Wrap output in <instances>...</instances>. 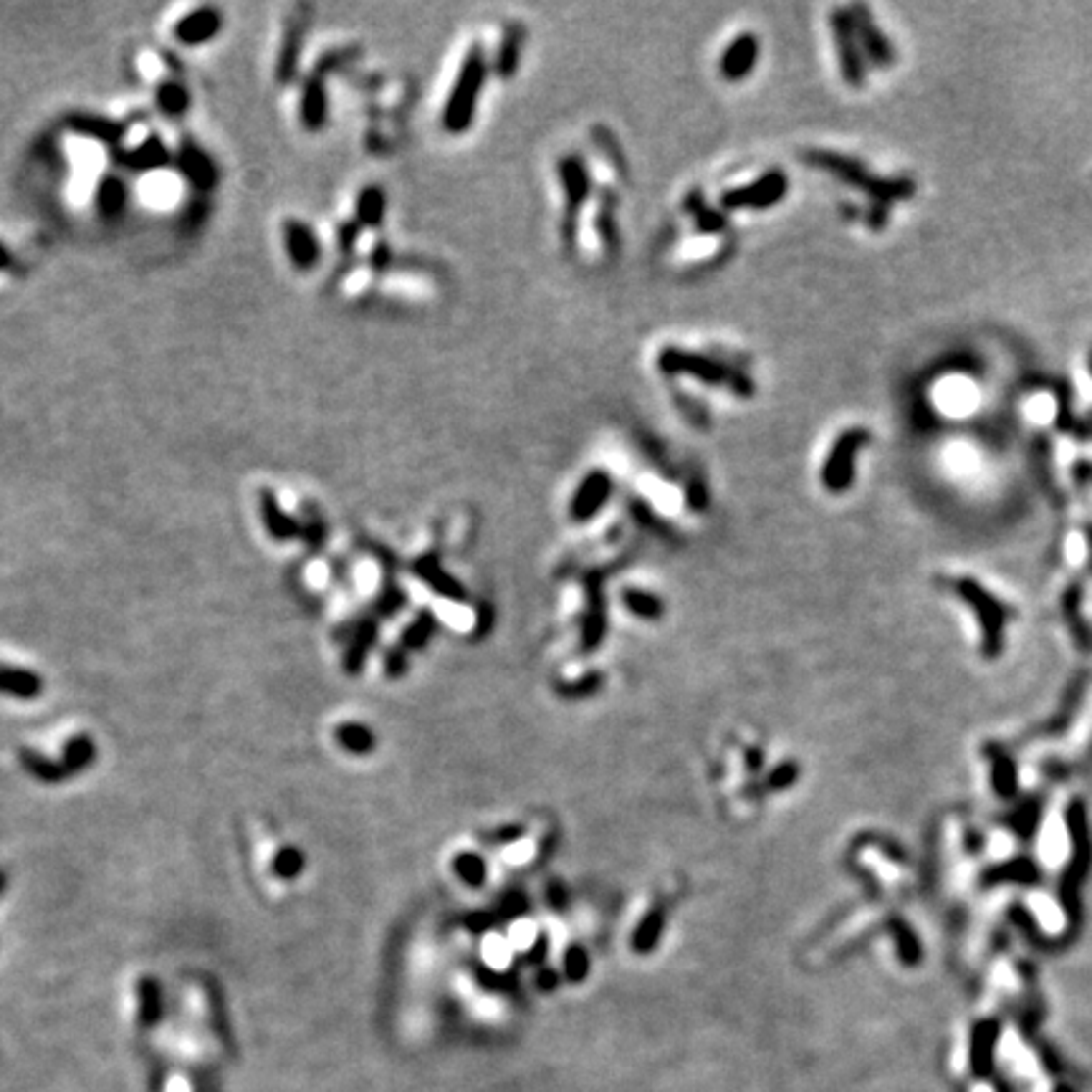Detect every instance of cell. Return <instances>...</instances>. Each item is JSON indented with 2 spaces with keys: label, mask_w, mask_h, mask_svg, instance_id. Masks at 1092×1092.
I'll return each mask as SVG.
<instances>
[{
  "label": "cell",
  "mask_w": 1092,
  "mask_h": 1092,
  "mask_svg": "<svg viewBox=\"0 0 1092 1092\" xmlns=\"http://www.w3.org/2000/svg\"><path fill=\"white\" fill-rule=\"evenodd\" d=\"M519 56H521V36L517 28H511L509 33H504V41L499 46V56H496V74L504 78H511L517 74Z\"/></svg>",
  "instance_id": "obj_26"
},
{
  "label": "cell",
  "mask_w": 1092,
  "mask_h": 1092,
  "mask_svg": "<svg viewBox=\"0 0 1092 1092\" xmlns=\"http://www.w3.org/2000/svg\"><path fill=\"white\" fill-rule=\"evenodd\" d=\"M357 228H360V225L355 223V225H344V228L339 230V246H342V251L344 248H347V251L352 248V243H355L357 238Z\"/></svg>",
  "instance_id": "obj_31"
},
{
  "label": "cell",
  "mask_w": 1092,
  "mask_h": 1092,
  "mask_svg": "<svg viewBox=\"0 0 1092 1092\" xmlns=\"http://www.w3.org/2000/svg\"><path fill=\"white\" fill-rule=\"evenodd\" d=\"M155 99H157V107L163 109L165 115H170V117L185 115L187 107H190V94H187L185 84L174 81V78H170V81H163V84L157 86Z\"/></svg>",
  "instance_id": "obj_24"
},
{
  "label": "cell",
  "mask_w": 1092,
  "mask_h": 1092,
  "mask_svg": "<svg viewBox=\"0 0 1092 1092\" xmlns=\"http://www.w3.org/2000/svg\"><path fill=\"white\" fill-rule=\"evenodd\" d=\"M847 11H850V16H853L855 33H858V41H860V48H863L865 59H870V64L875 69L893 67L895 59H898L895 46L893 41L882 33L880 25L875 24V16H872L870 8L855 3V6H850Z\"/></svg>",
  "instance_id": "obj_7"
},
{
  "label": "cell",
  "mask_w": 1092,
  "mask_h": 1092,
  "mask_svg": "<svg viewBox=\"0 0 1092 1092\" xmlns=\"http://www.w3.org/2000/svg\"><path fill=\"white\" fill-rule=\"evenodd\" d=\"M299 117L304 129L309 132H319L324 129L326 120H329V96H326V86L322 81V76H309L304 89H301V104H299Z\"/></svg>",
  "instance_id": "obj_12"
},
{
  "label": "cell",
  "mask_w": 1092,
  "mask_h": 1092,
  "mask_svg": "<svg viewBox=\"0 0 1092 1092\" xmlns=\"http://www.w3.org/2000/svg\"><path fill=\"white\" fill-rule=\"evenodd\" d=\"M72 126L76 129V132L86 134V137L102 139V142H109V144H117V139L124 137V124L96 120V117H76V120H72Z\"/></svg>",
  "instance_id": "obj_25"
},
{
  "label": "cell",
  "mask_w": 1092,
  "mask_h": 1092,
  "mask_svg": "<svg viewBox=\"0 0 1092 1092\" xmlns=\"http://www.w3.org/2000/svg\"><path fill=\"white\" fill-rule=\"evenodd\" d=\"M96 759V744L89 736H74L67 746H64V757H61V767L67 769V774H81L94 764Z\"/></svg>",
  "instance_id": "obj_21"
},
{
  "label": "cell",
  "mask_w": 1092,
  "mask_h": 1092,
  "mask_svg": "<svg viewBox=\"0 0 1092 1092\" xmlns=\"http://www.w3.org/2000/svg\"><path fill=\"white\" fill-rule=\"evenodd\" d=\"M283 238H286V253L294 269L299 271H312L314 266L322 259V248H319V238L307 223L291 221L283 223Z\"/></svg>",
  "instance_id": "obj_11"
},
{
  "label": "cell",
  "mask_w": 1092,
  "mask_h": 1092,
  "mask_svg": "<svg viewBox=\"0 0 1092 1092\" xmlns=\"http://www.w3.org/2000/svg\"><path fill=\"white\" fill-rule=\"evenodd\" d=\"M613 496V475L602 469H594L579 480L570 504V517L574 521H587Z\"/></svg>",
  "instance_id": "obj_9"
},
{
  "label": "cell",
  "mask_w": 1092,
  "mask_h": 1092,
  "mask_svg": "<svg viewBox=\"0 0 1092 1092\" xmlns=\"http://www.w3.org/2000/svg\"><path fill=\"white\" fill-rule=\"evenodd\" d=\"M301 46H304V24H301V21H291L286 36H283L281 54H278V67H276L278 84H288V81L296 76Z\"/></svg>",
  "instance_id": "obj_18"
},
{
  "label": "cell",
  "mask_w": 1092,
  "mask_h": 1092,
  "mask_svg": "<svg viewBox=\"0 0 1092 1092\" xmlns=\"http://www.w3.org/2000/svg\"><path fill=\"white\" fill-rule=\"evenodd\" d=\"M789 192V177L784 170H769L749 185H738L720 195L726 211H769L779 205Z\"/></svg>",
  "instance_id": "obj_5"
},
{
  "label": "cell",
  "mask_w": 1092,
  "mask_h": 1092,
  "mask_svg": "<svg viewBox=\"0 0 1092 1092\" xmlns=\"http://www.w3.org/2000/svg\"><path fill=\"white\" fill-rule=\"evenodd\" d=\"M6 885H8V875H6V872H3V870H0V895H3V890H6Z\"/></svg>",
  "instance_id": "obj_33"
},
{
  "label": "cell",
  "mask_w": 1092,
  "mask_h": 1092,
  "mask_svg": "<svg viewBox=\"0 0 1092 1092\" xmlns=\"http://www.w3.org/2000/svg\"><path fill=\"white\" fill-rule=\"evenodd\" d=\"M8 261H11V256H8V251L3 246H0V269H6Z\"/></svg>",
  "instance_id": "obj_32"
},
{
  "label": "cell",
  "mask_w": 1092,
  "mask_h": 1092,
  "mask_svg": "<svg viewBox=\"0 0 1092 1092\" xmlns=\"http://www.w3.org/2000/svg\"><path fill=\"white\" fill-rule=\"evenodd\" d=\"M488 78V59L483 46H471L469 54L463 56L461 69L456 74V81L451 86V94L445 99L443 107V129L448 134H463L469 132L471 124L475 120V109H478L480 91L486 86Z\"/></svg>",
  "instance_id": "obj_2"
},
{
  "label": "cell",
  "mask_w": 1092,
  "mask_h": 1092,
  "mask_svg": "<svg viewBox=\"0 0 1092 1092\" xmlns=\"http://www.w3.org/2000/svg\"><path fill=\"white\" fill-rule=\"evenodd\" d=\"M807 165L819 168L824 173L834 174L837 180H842L845 185L855 187L863 195L872 200V205H885L893 208L895 203L908 200L916 195V182L911 177H877V174L868 173L865 165L855 157L840 155V152L829 150H810L805 152Z\"/></svg>",
  "instance_id": "obj_1"
},
{
  "label": "cell",
  "mask_w": 1092,
  "mask_h": 1092,
  "mask_svg": "<svg viewBox=\"0 0 1092 1092\" xmlns=\"http://www.w3.org/2000/svg\"><path fill=\"white\" fill-rule=\"evenodd\" d=\"M829 25H832L842 78L850 89H860L865 84V76H868V64H865L863 48H860L858 33H855L853 16L847 8H834L829 13Z\"/></svg>",
  "instance_id": "obj_6"
},
{
  "label": "cell",
  "mask_w": 1092,
  "mask_h": 1092,
  "mask_svg": "<svg viewBox=\"0 0 1092 1092\" xmlns=\"http://www.w3.org/2000/svg\"><path fill=\"white\" fill-rule=\"evenodd\" d=\"M1090 374H1092V352H1090Z\"/></svg>",
  "instance_id": "obj_34"
},
{
  "label": "cell",
  "mask_w": 1092,
  "mask_h": 1092,
  "mask_svg": "<svg viewBox=\"0 0 1092 1092\" xmlns=\"http://www.w3.org/2000/svg\"><path fill=\"white\" fill-rule=\"evenodd\" d=\"M124 200H126L124 185H122L117 177H107V180L99 185V192H96V203H99V211H102L104 216H117V213L124 208Z\"/></svg>",
  "instance_id": "obj_27"
},
{
  "label": "cell",
  "mask_w": 1092,
  "mask_h": 1092,
  "mask_svg": "<svg viewBox=\"0 0 1092 1092\" xmlns=\"http://www.w3.org/2000/svg\"><path fill=\"white\" fill-rule=\"evenodd\" d=\"M221 30V16L213 8H198V11L187 13L185 19L177 21L174 25V38L185 46H200V43L211 41Z\"/></svg>",
  "instance_id": "obj_13"
},
{
  "label": "cell",
  "mask_w": 1092,
  "mask_h": 1092,
  "mask_svg": "<svg viewBox=\"0 0 1092 1092\" xmlns=\"http://www.w3.org/2000/svg\"><path fill=\"white\" fill-rule=\"evenodd\" d=\"M890 218V208H885V205H870V211H868V225H870L872 230H882L885 228V223H888Z\"/></svg>",
  "instance_id": "obj_30"
},
{
  "label": "cell",
  "mask_w": 1092,
  "mask_h": 1092,
  "mask_svg": "<svg viewBox=\"0 0 1092 1092\" xmlns=\"http://www.w3.org/2000/svg\"><path fill=\"white\" fill-rule=\"evenodd\" d=\"M759 51H762V46H759L757 33H751V30L738 33V36L723 48V54H720L719 74L726 78V81H731V84L744 81V78L757 69Z\"/></svg>",
  "instance_id": "obj_10"
},
{
  "label": "cell",
  "mask_w": 1092,
  "mask_h": 1092,
  "mask_svg": "<svg viewBox=\"0 0 1092 1092\" xmlns=\"http://www.w3.org/2000/svg\"><path fill=\"white\" fill-rule=\"evenodd\" d=\"M180 173L185 174L187 180L200 190H211L218 180V170L213 165V160L205 155L200 147H195L192 142H185L180 147Z\"/></svg>",
  "instance_id": "obj_14"
},
{
  "label": "cell",
  "mask_w": 1092,
  "mask_h": 1092,
  "mask_svg": "<svg viewBox=\"0 0 1092 1092\" xmlns=\"http://www.w3.org/2000/svg\"><path fill=\"white\" fill-rule=\"evenodd\" d=\"M259 504H261V517H264V526L266 531H269L271 536L276 541H288L294 539V536H299V523L294 521V519L288 517L286 511L278 506L276 496L271 491H261L259 496Z\"/></svg>",
  "instance_id": "obj_16"
},
{
  "label": "cell",
  "mask_w": 1092,
  "mask_h": 1092,
  "mask_svg": "<svg viewBox=\"0 0 1092 1092\" xmlns=\"http://www.w3.org/2000/svg\"><path fill=\"white\" fill-rule=\"evenodd\" d=\"M387 213V195L379 185H367L362 187L357 195L355 205V218L360 228H379Z\"/></svg>",
  "instance_id": "obj_17"
},
{
  "label": "cell",
  "mask_w": 1092,
  "mask_h": 1092,
  "mask_svg": "<svg viewBox=\"0 0 1092 1092\" xmlns=\"http://www.w3.org/2000/svg\"><path fill=\"white\" fill-rule=\"evenodd\" d=\"M870 443V432L865 427H850L840 432L832 443L822 466V486L829 493H845L855 483V463L860 451Z\"/></svg>",
  "instance_id": "obj_4"
},
{
  "label": "cell",
  "mask_w": 1092,
  "mask_h": 1092,
  "mask_svg": "<svg viewBox=\"0 0 1092 1092\" xmlns=\"http://www.w3.org/2000/svg\"><path fill=\"white\" fill-rule=\"evenodd\" d=\"M301 868H304V855L296 847H283L281 853L276 855V860H273V872L278 877H286V880L299 875Z\"/></svg>",
  "instance_id": "obj_28"
},
{
  "label": "cell",
  "mask_w": 1092,
  "mask_h": 1092,
  "mask_svg": "<svg viewBox=\"0 0 1092 1092\" xmlns=\"http://www.w3.org/2000/svg\"><path fill=\"white\" fill-rule=\"evenodd\" d=\"M339 741H342L344 746H349L352 751H362L367 749V744H370V736H367L365 728L360 726H342L339 728Z\"/></svg>",
  "instance_id": "obj_29"
},
{
  "label": "cell",
  "mask_w": 1092,
  "mask_h": 1092,
  "mask_svg": "<svg viewBox=\"0 0 1092 1092\" xmlns=\"http://www.w3.org/2000/svg\"><path fill=\"white\" fill-rule=\"evenodd\" d=\"M559 182L567 195V223H576V213L592 195V174L579 155H562L557 163Z\"/></svg>",
  "instance_id": "obj_8"
},
{
  "label": "cell",
  "mask_w": 1092,
  "mask_h": 1092,
  "mask_svg": "<svg viewBox=\"0 0 1092 1092\" xmlns=\"http://www.w3.org/2000/svg\"><path fill=\"white\" fill-rule=\"evenodd\" d=\"M658 370L663 374H670V377L688 374V377L701 379L711 387H726L738 397L754 395V382H751L749 374L726 365V362L714 360V357L701 355V352H690V349L663 347L658 352Z\"/></svg>",
  "instance_id": "obj_3"
},
{
  "label": "cell",
  "mask_w": 1092,
  "mask_h": 1092,
  "mask_svg": "<svg viewBox=\"0 0 1092 1092\" xmlns=\"http://www.w3.org/2000/svg\"><path fill=\"white\" fill-rule=\"evenodd\" d=\"M685 211L696 218L698 230H703V233H720V230H726V218L720 216L719 211H714V208H709V203H703L701 192H690L688 198H685Z\"/></svg>",
  "instance_id": "obj_23"
},
{
  "label": "cell",
  "mask_w": 1092,
  "mask_h": 1092,
  "mask_svg": "<svg viewBox=\"0 0 1092 1092\" xmlns=\"http://www.w3.org/2000/svg\"><path fill=\"white\" fill-rule=\"evenodd\" d=\"M139 991V1021L144 1026H152L163 1017V991L152 976H144L137 984Z\"/></svg>",
  "instance_id": "obj_22"
},
{
  "label": "cell",
  "mask_w": 1092,
  "mask_h": 1092,
  "mask_svg": "<svg viewBox=\"0 0 1092 1092\" xmlns=\"http://www.w3.org/2000/svg\"><path fill=\"white\" fill-rule=\"evenodd\" d=\"M120 157L126 168L137 170V173H147V170H157L163 168V165H168V150H165L163 142L155 137H150L147 142L134 147V150L122 152Z\"/></svg>",
  "instance_id": "obj_19"
},
{
  "label": "cell",
  "mask_w": 1092,
  "mask_h": 1092,
  "mask_svg": "<svg viewBox=\"0 0 1092 1092\" xmlns=\"http://www.w3.org/2000/svg\"><path fill=\"white\" fill-rule=\"evenodd\" d=\"M0 693L11 698H38L43 693V678L33 670L13 666H0Z\"/></svg>",
  "instance_id": "obj_15"
},
{
  "label": "cell",
  "mask_w": 1092,
  "mask_h": 1092,
  "mask_svg": "<svg viewBox=\"0 0 1092 1092\" xmlns=\"http://www.w3.org/2000/svg\"><path fill=\"white\" fill-rule=\"evenodd\" d=\"M19 759H21V764H24L25 771H28L30 776L41 779L43 784H61V781L69 779L67 769L61 767V762H51V759L43 757V754H38V751L21 749Z\"/></svg>",
  "instance_id": "obj_20"
}]
</instances>
